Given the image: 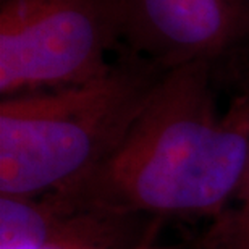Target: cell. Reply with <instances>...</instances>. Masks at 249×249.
I'll use <instances>...</instances> for the list:
<instances>
[{"label": "cell", "instance_id": "2", "mask_svg": "<svg viewBox=\"0 0 249 249\" xmlns=\"http://www.w3.org/2000/svg\"><path fill=\"white\" fill-rule=\"evenodd\" d=\"M165 70L131 53L104 76L0 101V194L73 186L120 147Z\"/></svg>", "mask_w": 249, "mask_h": 249}, {"label": "cell", "instance_id": "3", "mask_svg": "<svg viewBox=\"0 0 249 249\" xmlns=\"http://www.w3.org/2000/svg\"><path fill=\"white\" fill-rule=\"evenodd\" d=\"M123 41L120 0H0L2 97L57 91L104 76Z\"/></svg>", "mask_w": 249, "mask_h": 249}, {"label": "cell", "instance_id": "4", "mask_svg": "<svg viewBox=\"0 0 249 249\" xmlns=\"http://www.w3.org/2000/svg\"><path fill=\"white\" fill-rule=\"evenodd\" d=\"M120 8L123 41L165 71L213 63L249 36V0H120Z\"/></svg>", "mask_w": 249, "mask_h": 249}, {"label": "cell", "instance_id": "1", "mask_svg": "<svg viewBox=\"0 0 249 249\" xmlns=\"http://www.w3.org/2000/svg\"><path fill=\"white\" fill-rule=\"evenodd\" d=\"M212 73L211 62L165 71L110 159L57 191L157 220L220 215L249 157V86L222 113Z\"/></svg>", "mask_w": 249, "mask_h": 249}, {"label": "cell", "instance_id": "8", "mask_svg": "<svg viewBox=\"0 0 249 249\" xmlns=\"http://www.w3.org/2000/svg\"><path fill=\"white\" fill-rule=\"evenodd\" d=\"M191 249H199V248H197V246H194V248H191Z\"/></svg>", "mask_w": 249, "mask_h": 249}, {"label": "cell", "instance_id": "5", "mask_svg": "<svg viewBox=\"0 0 249 249\" xmlns=\"http://www.w3.org/2000/svg\"><path fill=\"white\" fill-rule=\"evenodd\" d=\"M157 218L83 201L63 191L0 194V249L46 245H152Z\"/></svg>", "mask_w": 249, "mask_h": 249}, {"label": "cell", "instance_id": "7", "mask_svg": "<svg viewBox=\"0 0 249 249\" xmlns=\"http://www.w3.org/2000/svg\"><path fill=\"white\" fill-rule=\"evenodd\" d=\"M28 249H186L183 246H159L156 243L152 245H144L136 248H107V246H92V245H46L37 248H28Z\"/></svg>", "mask_w": 249, "mask_h": 249}, {"label": "cell", "instance_id": "6", "mask_svg": "<svg viewBox=\"0 0 249 249\" xmlns=\"http://www.w3.org/2000/svg\"><path fill=\"white\" fill-rule=\"evenodd\" d=\"M199 249H249V157L235 196L196 245Z\"/></svg>", "mask_w": 249, "mask_h": 249}]
</instances>
